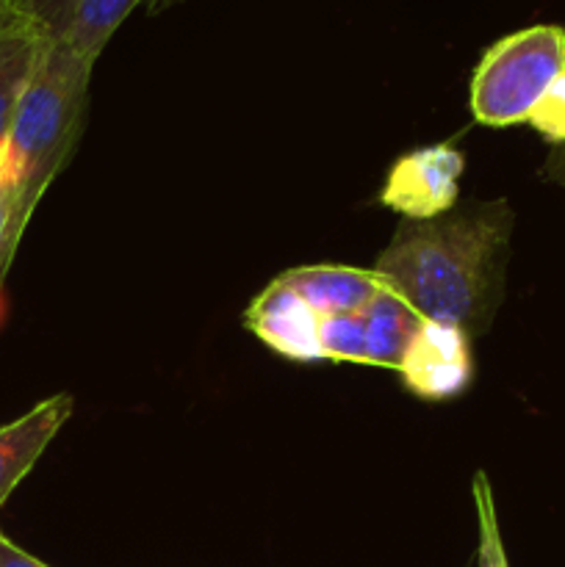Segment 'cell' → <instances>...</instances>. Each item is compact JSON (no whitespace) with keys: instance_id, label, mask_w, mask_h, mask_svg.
I'll return each mask as SVG.
<instances>
[{"instance_id":"obj_12","label":"cell","mask_w":565,"mask_h":567,"mask_svg":"<svg viewBox=\"0 0 565 567\" xmlns=\"http://www.w3.org/2000/svg\"><path fill=\"white\" fill-rule=\"evenodd\" d=\"M321 358L332 363H363L366 365V324L363 310L358 313L325 316L319 321Z\"/></svg>"},{"instance_id":"obj_5","label":"cell","mask_w":565,"mask_h":567,"mask_svg":"<svg viewBox=\"0 0 565 567\" xmlns=\"http://www.w3.org/2000/svg\"><path fill=\"white\" fill-rule=\"evenodd\" d=\"M404 388L424 402H446L460 396L474 380L469 332L441 321L421 319L402 365Z\"/></svg>"},{"instance_id":"obj_18","label":"cell","mask_w":565,"mask_h":567,"mask_svg":"<svg viewBox=\"0 0 565 567\" xmlns=\"http://www.w3.org/2000/svg\"><path fill=\"white\" fill-rule=\"evenodd\" d=\"M543 177L552 183H557V186L565 192V142L557 144V147H554V153L548 155L546 166H543Z\"/></svg>"},{"instance_id":"obj_10","label":"cell","mask_w":565,"mask_h":567,"mask_svg":"<svg viewBox=\"0 0 565 567\" xmlns=\"http://www.w3.org/2000/svg\"><path fill=\"white\" fill-rule=\"evenodd\" d=\"M366 365L399 371L421 319L402 297L382 286L363 308Z\"/></svg>"},{"instance_id":"obj_7","label":"cell","mask_w":565,"mask_h":567,"mask_svg":"<svg viewBox=\"0 0 565 567\" xmlns=\"http://www.w3.org/2000/svg\"><path fill=\"white\" fill-rule=\"evenodd\" d=\"M70 415L72 396L55 393L11 424L0 426V507L9 502L14 487L31 474V468L39 463L44 449L59 435Z\"/></svg>"},{"instance_id":"obj_19","label":"cell","mask_w":565,"mask_h":567,"mask_svg":"<svg viewBox=\"0 0 565 567\" xmlns=\"http://www.w3.org/2000/svg\"><path fill=\"white\" fill-rule=\"evenodd\" d=\"M17 17H20V11H17L14 0H0V37L14 25Z\"/></svg>"},{"instance_id":"obj_4","label":"cell","mask_w":565,"mask_h":567,"mask_svg":"<svg viewBox=\"0 0 565 567\" xmlns=\"http://www.w3.org/2000/svg\"><path fill=\"white\" fill-rule=\"evenodd\" d=\"M465 155L454 144H430L404 153L388 172L380 203L404 219H435L458 205Z\"/></svg>"},{"instance_id":"obj_14","label":"cell","mask_w":565,"mask_h":567,"mask_svg":"<svg viewBox=\"0 0 565 567\" xmlns=\"http://www.w3.org/2000/svg\"><path fill=\"white\" fill-rule=\"evenodd\" d=\"M526 125L535 127L548 144H563L565 142V72L546 89L541 103L530 114Z\"/></svg>"},{"instance_id":"obj_15","label":"cell","mask_w":565,"mask_h":567,"mask_svg":"<svg viewBox=\"0 0 565 567\" xmlns=\"http://www.w3.org/2000/svg\"><path fill=\"white\" fill-rule=\"evenodd\" d=\"M22 233H25V227L20 225V214H17L14 186H11L6 169H0V280L9 271Z\"/></svg>"},{"instance_id":"obj_8","label":"cell","mask_w":565,"mask_h":567,"mask_svg":"<svg viewBox=\"0 0 565 567\" xmlns=\"http://www.w3.org/2000/svg\"><path fill=\"white\" fill-rule=\"evenodd\" d=\"M288 282L297 288L299 297L325 319L336 313H358L371 302L382 288L374 269H355V266L314 264L286 271Z\"/></svg>"},{"instance_id":"obj_17","label":"cell","mask_w":565,"mask_h":567,"mask_svg":"<svg viewBox=\"0 0 565 567\" xmlns=\"http://www.w3.org/2000/svg\"><path fill=\"white\" fill-rule=\"evenodd\" d=\"M0 567H50V565L39 563L37 557L22 551L20 546H14V543L0 532Z\"/></svg>"},{"instance_id":"obj_11","label":"cell","mask_w":565,"mask_h":567,"mask_svg":"<svg viewBox=\"0 0 565 567\" xmlns=\"http://www.w3.org/2000/svg\"><path fill=\"white\" fill-rule=\"evenodd\" d=\"M138 3H147V0H81L61 39L78 55L97 61V55L103 53L116 28L127 20V14Z\"/></svg>"},{"instance_id":"obj_9","label":"cell","mask_w":565,"mask_h":567,"mask_svg":"<svg viewBox=\"0 0 565 567\" xmlns=\"http://www.w3.org/2000/svg\"><path fill=\"white\" fill-rule=\"evenodd\" d=\"M48 33L33 25L28 17H17L14 25L0 37V169H6V138L17 103L33 75L39 55L48 44Z\"/></svg>"},{"instance_id":"obj_2","label":"cell","mask_w":565,"mask_h":567,"mask_svg":"<svg viewBox=\"0 0 565 567\" xmlns=\"http://www.w3.org/2000/svg\"><path fill=\"white\" fill-rule=\"evenodd\" d=\"M92 66L94 61L78 55L64 39H48L17 103L6 138V175L22 227L75 147Z\"/></svg>"},{"instance_id":"obj_20","label":"cell","mask_w":565,"mask_h":567,"mask_svg":"<svg viewBox=\"0 0 565 567\" xmlns=\"http://www.w3.org/2000/svg\"><path fill=\"white\" fill-rule=\"evenodd\" d=\"M175 3H181V0H147V11L150 14H158V11L172 9Z\"/></svg>"},{"instance_id":"obj_1","label":"cell","mask_w":565,"mask_h":567,"mask_svg":"<svg viewBox=\"0 0 565 567\" xmlns=\"http://www.w3.org/2000/svg\"><path fill=\"white\" fill-rule=\"evenodd\" d=\"M513 210L504 199L435 219H402L374 275L424 321L485 332L502 299Z\"/></svg>"},{"instance_id":"obj_3","label":"cell","mask_w":565,"mask_h":567,"mask_svg":"<svg viewBox=\"0 0 565 567\" xmlns=\"http://www.w3.org/2000/svg\"><path fill=\"white\" fill-rule=\"evenodd\" d=\"M565 72V28L530 25L482 53L471 75V116L487 127L530 120L546 89Z\"/></svg>"},{"instance_id":"obj_13","label":"cell","mask_w":565,"mask_h":567,"mask_svg":"<svg viewBox=\"0 0 565 567\" xmlns=\"http://www.w3.org/2000/svg\"><path fill=\"white\" fill-rule=\"evenodd\" d=\"M474 507H476V520H480V548H476V559L480 567H510L507 554H504L502 532H499V518H496V504H493V491L491 482H487L485 471H476L474 485Z\"/></svg>"},{"instance_id":"obj_16","label":"cell","mask_w":565,"mask_h":567,"mask_svg":"<svg viewBox=\"0 0 565 567\" xmlns=\"http://www.w3.org/2000/svg\"><path fill=\"white\" fill-rule=\"evenodd\" d=\"M22 17L42 28L50 39L64 37L81 0H14Z\"/></svg>"},{"instance_id":"obj_6","label":"cell","mask_w":565,"mask_h":567,"mask_svg":"<svg viewBox=\"0 0 565 567\" xmlns=\"http://www.w3.org/2000/svg\"><path fill=\"white\" fill-rule=\"evenodd\" d=\"M319 321L321 316L299 297L297 288L282 275L269 282L244 313V324L255 338H260V343L297 363L325 360L319 343Z\"/></svg>"}]
</instances>
